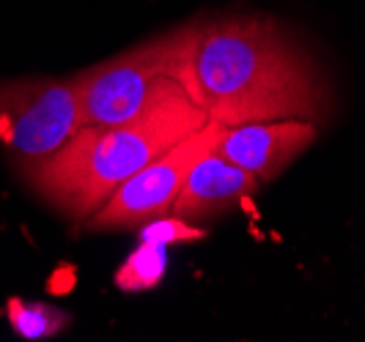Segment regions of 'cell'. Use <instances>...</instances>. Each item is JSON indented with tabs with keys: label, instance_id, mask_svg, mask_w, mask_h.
I'll return each mask as SVG.
<instances>
[{
	"label": "cell",
	"instance_id": "1",
	"mask_svg": "<svg viewBox=\"0 0 365 342\" xmlns=\"http://www.w3.org/2000/svg\"><path fill=\"white\" fill-rule=\"evenodd\" d=\"M179 82L222 127L302 118L322 124L332 90L322 66L277 19L228 14L201 22Z\"/></svg>",
	"mask_w": 365,
	"mask_h": 342
},
{
	"label": "cell",
	"instance_id": "2",
	"mask_svg": "<svg viewBox=\"0 0 365 342\" xmlns=\"http://www.w3.org/2000/svg\"><path fill=\"white\" fill-rule=\"evenodd\" d=\"M206 121L182 82L165 77L140 115L113 127H80L55 154L22 162V176L38 198L80 225L129 176Z\"/></svg>",
	"mask_w": 365,
	"mask_h": 342
},
{
	"label": "cell",
	"instance_id": "3",
	"mask_svg": "<svg viewBox=\"0 0 365 342\" xmlns=\"http://www.w3.org/2000/svg\"><path fill=\"white\" fill-rule=\"evenodd\" d=\"M198 33L201 22H190L80 72V127H113L140 115L165 77L179 80Z\"/></svg>",
	"mask_w": 365,
	"mask_h": 342
},
{
	"label": "cell",
	"instance_id": "4",
	"mask_svg": "<svg viewBox=\"0 0 365 342\" xmlns=\"http://www.w3.org/2000/svg\"><path fill=\"white\" fill-rule=\"evenodd\" d=\"M80 129V74L0 82V143L25 162L55 154Z\"/></svg>",
	"mask_w": 365,
	"mask_h": 342
},
{
	"label": "cell",
	"instance_id": "5",
	"mask_svg": "<svg viewBox=\"0 0 365 342\" xmlns=\"http://www.w3.org/2000/svg\"><path fill=\"white\" fill-rule=\"evenodd\" d=\"M220 129L222 124L206 121L198 132L170 145L157 159L140 167L135 176H129L83 225L91 230H118V228H140L151 219L168 216L190 170L212 151Z\"/></svg>",
	"mask_w": 365,
	"mask_h": 342
},
{
	"label": "cell",
	"instance_id": "6",
	"mask_svg": "<svg viewBox=\"0 0 365 342\" xmlns=\"http://www.w3.org/2000/svg\"><path fill=\"white\" fill-rule=\"evenodd\" d=\"M319 134V124L302 118L280 121H250L222 127L212 151L256 176L261 183L277 178L289 164L311 148Z\"/></svg>",
	"mask_w": 365,
	"mask_h": 342
},
{
	"label": "cell",
	"instance_id": "7",
	"mask_svg": "<svg viewBox=\"0 0 365 342\" xmlns=\"http://www.w3.org/2000/svg\"><path fill=\"white\" fill-rule=\"evenodd\" d=\"M258 186L261 181L256 176H250L247 170L209 151L190 170L170 214L179 219H201V216L217 214L231 203L256 195Z\"/></svg>",
	"mask_w": 365,
	"mask_h": 342
},
{
	"label": "cell",
	"instance_id": "8",
	"mask_svg": "<svg viewBox=\"0 0 365 342\" xmlns=\"http://www.w3.org/2000/svg\"><path fill=\"white\" fill-rule=\"evenodd\" d=\"M6 315H9L11 331L22 340H50L69 326V312L44 304V301L9 299Z\"/></svg>",
	"mask_w": 365,
	"mask_h": 342
},
{
	"label": "cell",
	"instance_id": "9",
	"mask_svg": "<svg viewBox=\"0 0 365 342\" xmlns=\"http://www.w3.org/2000/svg\"><path fill=\"white\" fill-rule=\"evenodd\" d=\"M165 266H168V255H165L163 244L143 241V244L127 257V263L118 269L115 285L121 290H127V293L154 288V285L163 279Z\"/></svg>",
	"mask_w": 365,
	"mask_h": 342
},
{
	"label": "cell",
	"instance_id": "10",
	"mask_svg": "<svg viewBox=\"0 0 365 342\" xmlns=\"http://www.w3.org/2000/svg\"><path fill=\"white\" fill-rule=\"evenodd\" d=\"M143 241H154V244H173V241H195V238H203V230L198 228H190L187 219H179V216L168 214L160 216V219H151L146 222V228L140 230Z\"/></svg>",
	"mask_w": 365,
	"mask_h": 342
}]
</instances>
